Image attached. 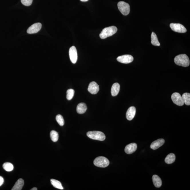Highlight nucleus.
I'll use <instances>...</instances> for the list:
<instances>
[{
  "mask_svg": "<svg viewBox=\"0 0 190 190\" xmlns=\"http://www.w3.org/2000/svg\"><path fill=\"white\" fill-rule=\"evenodd\" d=\"M87 106L85 103H79L76 108V111L78 113L80 114H83L86 112L87 110Z\"/></svg>",
  "mask_w": 190,
  "mask_h": 190,
  "instance_id": "dca6fc26",
  "label": "nucleus"
},
{
  "mask_svg": "<svg viewBox=\"0 0 190 190\" xmlns=\"http://www.w3.org/2000/svg\"><path fill=\"white\" fill-rule=\"evenodd\" d=\"M174 62L176 65L183 67L189 66L190 60L186 54L178 55L174 58Z\"/></svg>",
  "mask_w": 190,
  "mask_h": 190,
  "instance_id": "f257e3e1",
  "label": "nucleus"
},
{
  "mask_svg": "<svg viewBox=\"0 0 190 190\" xmlns=\"http://www.w3.org/2000/svg\"><path fill=\"white\" fill-rule=\"evenodd\" d=\"M4 182V179L3 178L0 176V186L3 184Z\"/></svg>",
  "mask_w": 190,
  "mask_h": 190,
  "instance_id": "cd10ccee",
  "label": "nucleus"
},
{
  "mask_svg": "<svg viewBox=\"0 0 190 190\" xmlns=\"http://www.w3.org/2000/svg\"><path fill=\"white\" fill-rule=\"evenodd\" d=\"M184 103L187 105H190V94L189 93H186L182 95Z\"/></svg>",
  "mask_w": 190,
  "mask_h": 190,
  "instance_id": "4be33fe9",
  "label": "nucleus"
},
{
  "mask_svg": "<svg viewBox=\"0 0 190 190\" xmlns=\"http://www.w3.org/2000/svg\"><path fill=\"white\" fill-rule=\"evenodd\" d=\"M33 0H21V3L25 6H29L33 2Z\"/></svg>",
  "mask_w": 190,
  "mask_h": 190,
  "instance_id": "bb28decb",
  "label": "nucleus"
},
{
  "mask_svg": "<svg viewBox=\"0 0 190 190\" xmlns=\"http://www.w3.org/2000/svg\"><path fill=\"white\" fill-rule=\"evenodd\" d=\"M50 182H51L52 185L54 187L61 190L64 189L63 187H62L61 183L59 181L55 180V179H52L50 180Z\"/></svg>",
  "mask_w": 190,
  "mask_h": 190,
  "instance_id": "412c9836",
  "label": "nucleus"
},
{
  "mask_svg": "<svg viewBox=\"0 0 190 190\" xmlns=\"http://www.w3.org/2000/svg\"><path fill=\"white\" fill-rule=\"evenodd\" d=\"M93 163L95 166L101 168L106 167L110 164L109 161L108 159L102 156L96 158Z\"/></svg>",
  "mask_w": 190,
  "mask_h": 190,
  "instance_id": "20e7f679",
  "label": "nucleus"
},
{
  "mask_svg": "<svg viewBox=\"0 0 190 190\" xmlns=\"http://www.w3.org/2000/svg\"><path fill=\"white\" fill-rule=\"evenodd\" d=\"M42 24L41 23H37L33 24L29 27L27 30V33L29 34H33L38 33L42 28Z\"/></svg>",
  "mask_w": 190,
  "mask_h": 190,
  "instance_id": "9d476101",
  "label": "nucleus"
},
{
  "mask_svg": "<svg viewBox=\"0 0 190 190\" xmlns=\"http://www.w3.org/2000/svg\"><path fill=\"white\" fill-rule=\"evenodd\" d=\"M69 55L70 60L72 63L76 64L78 60L77 50L74 46L70 48L69 50Z\"/></svg>",
  "mask_w": 190,
  "mask_h": 190,
  "instance_id": "1a4fd4ad",
  "label": "nucleus"
},
{
  "mask_svg": "<svg viewBox=\"0 0 190 190\" xmlns=\"http://www.w3.org/2000/svg\"><path fill=\"white\" fill-rule=\"evenodd\" d=\"M165 140L163 139H159L154 141L151 145V148L153 150H156L160 148L164 144Z\"/></svg>",
  "mask_w": 190,
  "mask_h": 190,
  "instance_id": "ddd939ff",
  "label": "nucleus"
},
{
  "mask_svg": "<svg viewBox=\"0 0 190 190\" xmlns=\"http://www.w3.org/2000/svg\"><path fill=\"white\" fill-rule=\"evenodd\" d=\"M99 86L98 85L96 82H92L88 86V91L92 94H97L99 90Z\"/></svg>",
  "mask_w": 190,
  "mask_h": 190,
  "instance_id": "9b49d317",
  "label": "nucleus"
},
{
  "mask_svg": "<svg viewBox=\"0 0 190 190\" xmlns=\"http://www.w3.org/2000/svg\"><path fill=\"white\" fill-rule=\"evenodd\" d=\"M75 91L74 90L70 89L67 91V98L68 100H71L74 96Z\"/></svg>",
  "mask_w": 190,
  "mask_h": 190,
  "instance_id": "393cba45",
  "label": "nucleus"
},
{
  "mask_svg": "<svg viewBox=\"0 0 190 190\" xmlns=\"http://www.w3.org/2000/svg\"><path fill=\"white\" fill-rule=\"evenodd\" d=\"M24 185V181L22 179H19L15 183L14 186L12 188V190H22Z\"/></svg>",
  "mask_w": 190,
  "mask_h": 190,
  "instance_id": "f3484780",
  "label": "nucleus"
},
{
  "mask_svg": "<svg viewBox=\"0 0 190 190\" xmlns=\"http://www.w3.org/2000/svg\"><path fill=\"white\" fill-rule=\"evenodd\" d=\"M171 98L173 102L176 105L179 106H182L184 104L183 98L180 93H174L171 95Z\"/></svg>",
  "mask_w": 190,
  "mask_h": 190,
  "instance_id": "423d86ee",
  "label": "nucleus"
},
{
  "mask_svg": "<svg viewBox=\"0 0 190 190\" xmlns=\"http://www.w3.org/2000/svg\"><path fill=\"white\" fill-rule=\"evenodd\" d=\"M120 89V86L118 83H115L113 84L111 89L112 96H117L119 93Z\"/></svg>",
  "mask_w": 190,
  "mask_h": 190,
  "instance_id": "2eb2a0df",
  "label": "nucleus"
},
{
  "mask_svg": "<svg viewBox=\"0 0 190 190\" xmlns=\"http://www.w3.org/2000/svg\"><path fill=\"white\" fill-rule=\"evenodd\" d=\"M3 168L6 171L10 172L12 171L13 169V166L12 163L9 162L4 163L3 165Z\"/></svg>",
  "mask_w": 190,
  "mask_h": 190,
  "instance_id": "b1692460",
  "label": "nucleus"
},
{
  "mask_svg": "<svg viewBox=\"0 0 190 190\" xmlns=\"http://www.w3.org/2000/svg\"><path fill=\"white\" fill-rule=\"evenodd\" d=\"M37 188L36 187H33V188H32L31 189V190H37Z\"/></svg>",
  "mask_w": 190,
  "mask_h": 190,
  "instance_id": "c85d7f7f",
  "label": "nucleus"
},
{
  "mask_svg": "<svg viewBox=\"0 0 190 190\" xmlns=\"http://www.w3.org/2000/svg\"><path fill=\"white\" fill-rule=\"evenodd\" d=\"M80 1H82V2H86V1H88V0H80Z\"/></svg>",
  "mask_w": 190,
  "mask_h": 190,
  "instance_id": "c756f323",
  "label": "nucleus"
},
{
  "mask_svg": "<svg viewBox=\"0 0 190 190\" xmlns=\"http://www.w3.org/2000/svg\"><path fill=\"white\" fill-rule=\"evenodd\" d=\"M176 157L175 154L173 153H171L167 156L165 159V163L168 164H171L175 162V160Z\"/></svg>",
  "mask_w": 190,
  "mask_h": 190,
  "instance_id": "6ab92c4d",
  "label": "nucleus"
},
{
  "mask_svg": "<svg viewBox=\"0 0 190 190\" xmlns=\"http://www.w3.org/2000/svg\"><path fill=\"white\" fill-rule=\"evenodd\" d=\"M136 109L134 106L128 108L126 113V118L128 120H131L135 116Z\"/></svg>",
  "mask_w": 190,
  "mask_h": 190,
  "instance_id": "4468645a",
  "label": "nucleus"
},
{
  "mask_svg": "<svg viewBox=\"0 0 190 190\" xmlns=\"http://www.w3.org/2000/svg\"><path fill=\"white\" fill-rule=\"evenodd\" d=\"M170 27L172 30L177 33H185L187 32L186 29L181 24L171 23Z\"/></svg>",
  "mask_w": 190,
  "mask_h": 190,
  "instance_id": "0eeeda50",
  "label": "nucleus"
},
{
  "mask_svg": "<svg viewBox=\"0 0 190 190\" xmlns=\"http://www.w3.org/2000/svg\"><path fill=\"white\" fill-rule=\"evenodd\" d=\"M152 180L155 186L157 188H160L162 185V181L160 177L154 175L152 177Z\"/></svg>",
  "mask_w": 190,
  "mask_h": 190,
  "instance_id": "a211bd4d",
  "label": "nucleus"
},
{
  "mask_svg": "<svg viewBox=\"0 0 190 190\" xmlns=\"http://www.w3.org/2000/svg\"><path fill=\"white\" fill-rule=\"evenodd\" d=\"M87 135L90 138L94 140L104 141L106 138L105 134L99 131H88L87 133Z\"/></svg>",
  "mask_w": 190,
  "mask_h": 190,
  "instance_id": "7ed1b4c3",
  "label": "nucleus"
},
{
  "mask_svg": "<svg viewBox=\"0 0 190 190\" xmlns=\"http://www.w3.org/2000/svg\"><path fill=\"white\" fill-rule=\"evenodd\" d=\"M117 60L122 64H128L132 62L134 58L131 55H125L118 57Z\"/></svg>",
  "mask_w": 190,
  "mask_h": 190,
  "instance_id": "6e6552de",
  "label": "nucleus"
},
{
  "mask_svg": "<svg viewBox=\"0 0 190 190\" xmlns=\"http://www.w3.org/2000/svg\"><path fill=\"white\" fill-rule=\"evenodd\" d=\"M50 138L52 141L56 142L59 139V134L56 131L54 130H52L50 133Z\"/></svg>",
  "mask_w": 190,
  "mask_h": 190,
  "instance_id": "5701e85b",
  "label": "nucleus"
},
{
  "mask_svg": "<svg viewBox=\"0 0 190 190\" xmlns=\"http://www.w3.org/2000/svg\"><path fill=\"white\" fill-rule=\"evenodd\" d=\"M118 7L121 13L124 16L128 15L130 12V6L129 4L120 1L118 3Z\"/></svg>",
  "mask_w": 190,
  "mask_h": 190,
  "instance_id": "39448f33",
  "label": "nucleus"
},
{
  "mask_svg": "<svg viewBox=\"0 0 190 190\" xmlns=\"http://www.w3.org/2000/svg\"><path fill=\"white\" fill-rule=\"evenodd\" d=\"M151 44L153 45L159 46L160 45V42H159L157 35L154 32H152L151 35Z\"/></svg>",
  "mask_w": 190,
  "mask_h": 190,
  "instance_id": "aec40b11",
  "label": "nucleus"
},
{
  "mask_svg": "<svg viewBox=\"0 0 190 190\" xmlns=\"http://www.w3.org/2000/svg\"><path fill=\"white\" fill-rule=\"evenodd\" d=\"M137 145L135 143H132L127 145L125 149V151L127 154H131L134 152L137 149Z\"/></svg>",
  "mask_w": 190,
  "mask_h": 190,
  "instance_id": "f8f14e48",
  "label": "nucleus"
},
{
  "mask_svg": "<svg viewBox=\"0 0 190 190\" xmlns=\"http://www.w3.org/2000/svg\"><path fill=\"white\" fill-rule=\"evenodd\" d=\"M117 28L115 26H112L105 27L102 30L100 34V37L102 39H105L109 37L112 36L117 33Z\"/></svg>",
  "mask_w": 190,
  "mask_h": 190,
  "instance_id": "f03ea898",
  "label": "nucleus"
},
{
  "mask_svg": "<svg viewBox=\"0 0 190 190\" xmlns=\"http://www.w3.org/2000/svg\"><path fill=\"white\" fill-rule=\"evenodd\" d=\"M56 120L58 123L61 126H63L65 124V121L62 116L60 114H58L57 115L56 117Z\"/></svg>",
  "mask_w": 190,
  "mask_h": 190,
  "instance_id": "a878e982",
  "label": "nucleus"
}]
</instances>
